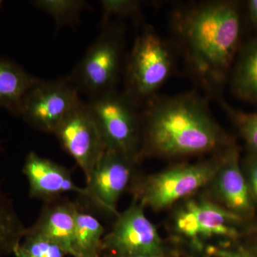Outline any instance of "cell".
Instances as JSON below:
<instances>
[{"label": "cell", "mask_w": 257, "mask_h": 257, "mask_svg": "<svg viewBox=\"0 0 257 257\" xmlns=\"http://www.w3.org/2000/svg\"><path fill=\"white\" fill-rule=\"evenodd\" d=\"M143 148L167 157L212 151L225 135L204 101L194 94L154 99L141 117Z\"/></svg>", "instance_id": "1"}, {"label": "cell", "mask_w": 257, "mask_h": 257, "mask_svg": "<svg viewBox=\"0 0 257 257\" xmlns=\"http://www.w3.org/2000/svg\"><path fill=\"white\" fill-rule=\"evenodd\" d=\"M176 25L194 70L206 81L222 80L239 40V16L234 5L204 3L179 15Z\"/></svg>", "instance_id": "2"}, {"label": "cell", "mask_w": 257, "mask_h": 257, "mask_svg": "<svg viewBox=\"0 0 257 257\" xmlns=\"http://www.w3.org/2000/svg\"><path fill=\"white\" fill-rule=\"evenodd\" d=\"M122 32L109 23L102 25L99 36L68 76L79 92L89 99L114 91L122 55Z\"/></svg>", "instance_id": "3"}, {"label": "cell", "mask_w": 257, "mask_h": 257, "mask_svg": "<svg viewBox=\"0 0 257 257\" xmlns=\"http://www.w3.org/2000/svg\"><path fill=\"white\" fill-rule=\"evenodd\" d=\"M172 63V56L165 42L153 29H144L128 56L125 95L135 104L149 99L170 75Z\"/></svg>", "instance_id": "4"}, {"label": "cell", "mask_w": 257, "mask_h": 257, "mask_svg": "<svg viewBox=\"0 0 257 257\" xmlns=\"http://www.w3.org/2000/svg\"><path fill=\"white\" fill-rule=\"evenodd\" d=\"M106 150H114L137 161L141 151V118L136 104L125 94L113 92L89 99L87 102Z\"/></svg>", "instance_id": "5"}, {"label": "cell", "mask_w": 257, "mask_h": 257, "mask_svg": "<svg viewBox=\"0 0 257 257\" xmlns=\"http://www.w3.org/2000/svg\"><path fill=\"white\" fill-rule=\"evenodd\" d=\"M221 160L176 166L150 176L137 185L135 200L153 209L169 207L212 181Z\"/></svg>", "instance_id": "6"}, {"label": "cell", "mask_w": 257, "mask_h": 257, "mask_svg": "<svg viewBox=\"0 0 257 257\" xmlns=\"http://www.w3.org/2000/svg\"><path fill=\"white\" fill-rule=\"evenodd\" d=\"M79 100L78 89L68 77L40 79L24 97L20 117L35 130L53 135Z\"/></svg>", "instance_id": "7"}, {"label": "cell", "mask_w": 257, "mask_h": 257, "mask_svg": "<svg viewBox=\"0 0 257 257\" xmlns=\"http://www.w3.org/2000/svg\"><path fill=\"white\" fill-rule=\"evenodd\" d=\"M53 135L80 167L88 182L106 146L87 102L80 99L64 116Z\"/></svg>", "instance_id": "8"}, {"label": "cell", "mask_w": 257, "mask_h": 257, "mask_svg": "<svg viewBox=\"0 0 257 257\" xmlns=\"http://www.w3.org/2000/svg\"><path fill=\"white\" fill-rule=\"evenodd\" d=\"M160 247L156 227L147 217L143 204L135 199L118 214L112 229L102 241V249L114 251L119 257L157 255Z\"/></svg>", "instance_id": "9"}, {"label": "cell", "mask_w": 257, "mask_h": 257, "mask_svg": "<svg viewBox=\"0 0 257 257\" xmlns=\"http://www.w3.org/2000/svg\"><path fill=\"white\" fill-rule=\"evenodd\" d=\"M135 162L119 152L106 150L86 182L89 202L103 210L117 214L116 205L131 183Z\"/></svg>", "instance_id": "10"}, {"label": "cell", "mask_w": 257, "mask_h": 257, "mask_svg": "<svg viewBox=\"0 0 257 257\" xmlns=\"http://www.w3.org/2000/svg\"><path fill=\"white\" fill-rule=\"evenodd\" d=\"M23 173L28 180L29 196L32 199L45 202L69 193H75L89 200L87 189L75 183L69 169L36 152H30L27 155Z\"/></svg>", "instance_id": "11"}, {"label": "cell", "mask_w": 257, "mask_h": 257, "mask_svg": "<svg viewBox=\"0 0 257 257\" xmlns=\"http://www.w3.org/2000/svg\"><path fill=\"white\" fill-rule=\"evenodd\" d=\"M238 216L207 201H189L177 214V231L190 238L232 236Z\"/></svg>", "instance_id": "12"}, {"label": "cell", "mask_w": 257, "mask_h": 257, "mask_svg": "<svg viewBox=\"0 0 257 257\" xmlns=\"http://www.w3.org/2000/svg\"><path fill=\"white\" fill-rule=\"evenodd\" d=\"M78 209L77 204L66 197L47 201L36 222L27 228V231L57 243L67 255L72 256V239Z\"/></svg>", "instance_id": "13"}, {"label": "cell", "mask_w": 257, "mask_h": 257, "mask_svg": "<svg viewBox=\"0 0 257 257\" xmlns=\"http://www.w3.org/2000/svg\"><path fill=\"white\" fill-rule=\"evenodd\" d=\"M213 180L218 196L229 211L238 216L251 210L252 196L240 168L237 149L226 150Z\"/></svg>", "instance_id": "14"}, {"label": "cell", "mask_w": 257, "mask_h": 257, "mask_svg": "<svg viewBox=\"0 0 257 257\" xmlns=\"http://www.w3.org/2000/svg\"><path fill=\"white\" fill-rule=\"evenodd\" d=\"M40 80L14 61L0 57V108L20 117L24 97Z\"/></svg>", "instance_id": "15"}, {"label": "cell", "mask_w": 257, "mask_h": 257, "mask_svg": "<svg viewBox=\"0 0 257 257\" xmlns=\"http://www.w3.org/2000/svg\"><path fill=\"white\" fill-rule=\"evenodd\" d=\"M104 231L97 218L79 208L72 239V256L99 257Z\"/></svg>", "instance_id": "16"}, {"label": "cell", "mask_w": 257, "mask_h": 257, "mask_svg": "<svg viewBox=\"0 0 257 257\" xmlns=\"http://www.w3.org/2000/svg\"><path fill=\"white\" fill-rule=\"evenodd\" d=\"M26 230L13 200L0 188V257L14 253Z\"/></svg>", "instance_id": "17"}, {"label": "cell", "mask_w": 257, "mask_h": 257, "mask_svg": "<svg viewBox=\"0 0 257 257\" xmlns=\"http://www.w3.org/2000/svg\"><path fill=\"white\" fill-rule=\"evenodd\" d=\"M232 85L239 97L257 101V40L243 52L236 67Z\"/></svg>", "instance_id": "18"}, {"label": "cell", "mask_w": 257, "mask_h": 257, "mask_svg": "<svg viewBox=\"0 0 257 257\" xmlns=\"http://www.w3.org/2000/svg\"><path fill=\"white\" fill-rule=\"evenodd\" d=\"M30 3L50 15L57 29L77 25L83 12L89 8L84 0H35Z\"/></svg>", "instance_id": "19"}, {"label": "cell", "mask_w": 257, "mask_h": 257, "mask_svg": "<svg viewBox=\"0 0 257 257\" xmlns=\"http://www.w3.org/2000/svg\"><path fill=\"white\" fill-rule=\"evenodd\" d=\"M13 254L16 257H64L67 255L57 243L30 234L27 230Z\"/></svg>", "instance_id": "20"}, {"label": "cell", "mask_w": 257, "mask_h": 257, "mask_svg": "<svg viewBox=\"0 0 257 257\" xmlns=\"http://www.w3.org/2000/svg\"><path fill=\"white\" fill-rule=\"evenodd\" d=\"M225 108L253 153L257 154V113L243 112L231 109L228 105H225Z\"/></svg>", "instance_id": "21"}, {"label": "cell", "mask_w": 257, "mask_h": 257, "mask_svg": "<svg viewBox=\"0 0 257 257\" xmlns=\"http://www.w3.org/2000/svg\"><path fill=\"white\" fill-rule=\"evenodd\" d=\"M102 11L101 25H105L111 17H133L141 9V2L133 0H103L100 2Z\"/></svg>", "instance_id": "22"}, {"label": "cell", "mask_w": 257, "mask_h": 257, "mask_svg": "<svg viewBox=\"0 0 257 257\" xmlns=\"http://www.w3.org/2000/svg\"><path fill=\"white\" fill-rule=\"evenodd\" d=\"M248 184L251 196L257 201V154L253 153L246 162Z\"/></svg>", "instance_id": "23"}, {"label": "cell", "mask_w": 257, "mask_h": 257, "mask_svg": "<svg viewBox=\"0 0 257 257\" xmlns=\"http://www.w3.org/2000/svg\"><path fill=\"white\" fill-rule=\"evenodd\" d=\"M248 15L251 23L257 25V0L248 2Z\"/></svg>", "instance_id": "24"}, {"label": "cell", "mask_w": 257, "mask_h": 257, "mask_svg": "<svg viewBox=\"0 0 257 257\" xmlns=\"http://www.w3.org/2000/svg\"><path fill=\"white\" fill-rule=\"evenodd\" d=\"M0 151H3V140L2 138L1 124H0Z\"/></svg>", "instance_id": "25"}, {"label": "cell", "mask_w": 257, "mask_h": 257, "mask_svg": "<svg viewBox=\"0 0 257 257\" xmlns=\"http://www.w3.org/2000/svg\"><path fill=\"white\" fill-rule=\"evenodd\" d=\"M128 257H161L157 255H148V256H128Z\"/></svg>", "instance_id": "26"}, {"label": "cell", "mask_w": 257, "mask_h": 257, "mask_svg": "<svg viewBox=\"0 0 257 257\" xmlns=\"http://www.w3.org/2000/svg\"><path fill=\"white\" fill-rule=\"evenodd\" d=\"M2 4H3V1H1V0H0V7H1Z\"/></svg>", "instance_id": "27"}]
</instances>
